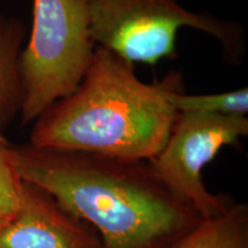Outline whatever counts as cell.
<instances>
[{
    "mask_svg": "<svg viewBox=\"0 0 248 248\" xmlns=\"http://www.w3.org/2000/svg\"><path fill=\"white\" fill-rule=\"evenodd\" d=\"M23 182L42 188L98 232L105 248H171L199 223L148 160L14 146Z\"/></svg>",
    "mask_w": 248,
    "mask_h": 248,
    "instance_id": "cell-1",
    "label": "cell"
},
{
    "mask_svg": "<svg viewBox=\"0 0 248 248\" xmlns=\"http://www.w3.org/2000/svg\"><path fill=\"white\" fill-rule=\"evenodd\" d=\"M182 90L178 71L148 84L139 79L135 64L95 46L84 78L75 91L37 117L29 144L151 160L177 119L172 94Z\"/></svg>",
    "mask_w": 248,
    "mask_h": 248,
    "instance_id": "cell-2",
    "label": "cell"
},
{
    "mask_svg": "<svg viewBox=\"0 0 248 248\" xmlns=\"http://www.w3.org/2000/svg\"><path fill=\"white\" fill-rule=\"evenodd\" d=\"M85 4L95 45L133 64L153 66L175 57L177 35L183 28L215 38L229 63H240L246 51L239 22L190 11L178 0H85Z\"/></svg>",
    "mask_w": 248,
    "mask_h": 248,
    "instance_id": "cell-3",
    "label": "cell"
},
{
    "mask_svg": "<svg viewBox=\"0 0 248 248\" xmlns=\"http://www.w3.org/2000/svg\"><path fill=\"white\" fill-rule=\"evenodd\" d=\"M31 1L32 24L20 58L23 125L75 91L97 46L85 0Z\"/></svg>",
    "mask_w": 248,
    "mask_h": 248,
    "instance_id": "cell-4",
    "label": "cell"
},
{
    "mask_svg": "<svg viewBox=\"0 0 248 248\" xmlns=\"http://www.w3.org/2000/svg\"><path fill=\"white\" fill-rule=\"evenodd\" d=\"M247 135V116L178 113L163 147L148 161L170 190L190 203L201 218H208L225 212L233 201L210 193L203 183V168L223 147Z\"/></svg>",
    "mask_w": 248,
    "mask_h": 248,
    "instance_id": "cell-5",
    "label": "cell"
},
{
    "mask_svg": "<svg viewBox=\"0 0 248 248\" xmlns=\"http://www.w3.org/2000/svg\"><path fill=\"white\" fill-rule=\"evenodd\" d=\"M0 248H105L89 223L47 192L23 182L17 213L0 230Z\"/></svg>",
    "mask_w": 248,
    "mask_h": 248,
    "instance_id": "cell-6",
    "label": "cell"
},
{
    "mask_svg": "<svg viewBox=\"0 0 248 248\" xmlns=\"http://www.w3.org/2000/svg\"><path fill=\"white\" fill-rule=\"evenodd\" d=\"M27 28L14 16L0 13V131L20 116L22 106L20 58Z\"/></svg>",
    "mask_w": 248,
    "mask_h": 248,
    "instance_id": "cell-7",
    "label": "cell"
},
{
    "mask_svg": "<svg viewBox=\"0 0 248 248\" xmlns=\"http://www.w3.org/2000/svg\"><path fill=\"white\" fill-rule=\"evenodd\" d=\"M171 248H248V206L233 201L219 215L202 218Z\"/></svg>",
    "mask_w": 248,
    "mask_h": 248,
    "instance_id": "cell-8",
    "label": "cell"
},
{
    "mask_svg": "<svg viewBox=\"0 0 248 248\" xmlns=\"http://www.w3.org/2000/svg\"><path fill=\"white\" fill-rule=\"evenodd\" d=\"M172 104L178 113L195 111L217 115L247 116L248 89L240 88L213 94H186L182 90L172 94Z\"/></svg>",
    "mask_w": 248,
    "mask_h": 248,
    "instance_id": "cell-9",
    "label": "cell"
},
{
    "mask_svg": "<svg viewBox=\"0 0 248 248\" xmlns=\"http://www.w3.org/2000/svg\"><path fill=\"white\" fill-rule=\"evenodd\" d=\"M23 181L14 160V146L0 131V230L17 213L22 197Z\"/></svg>",
    "mask_w": 248,
    "mask_h": 248,
    "instance_id": "cell-10",
    "label": "cell"
}]
</instances>
